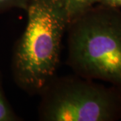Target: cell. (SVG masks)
<instances>
[{
	"label": "cell",
	"mask_w": 121,
	"mask_h": 121,
	"mask_svg": "<svg viewBox=\"0 0 121 121\" xmlns=\"http://www.w3.org/2000/svg\"><path fill=\"white\" fill-rule=\"evenodd\" d=\"M26 12V28L13 45L11 71L20 89L39 95L57 75L69 20L63 0H29Z\"/></svg>",
	"instance_id": "obj_1"
},
{
	"label": "cell",
	"mask_w": 121,
	"mask_h": 121,
	"mask_svg": "<svg viewBox=\"0 0 121 121\" xmlns=\"http://www.w3.org/2000/svg\"><path fill=\"white\" fill-rule=\"evenodd\" d=\"M67 64L82 78L121 88V11L95 5L70 22Z\"/></svg>",
	"instance_id": "obj_2"
},
{
	"label": "cell",
	"mask_w": 121,
	"mask_h": 121,
	"mask_svg": "<svg viewBox=\"0 0 121 121\" xmlns=\"http://www.w3.org/2000/svg\"><path fill=\"white\" fill-rule=\"evenodd\" d=\"M42 121L121 120V88L74 75H56L39 94Z\"/></svg>",
	"instance_id": "obj_3"
},
{
	"label": "cell",
	"mask_w": 121,
	"mask_h": 121,
	"mask_svg": "<svg viewBox=\"0 0 121 121\" xmlns=\"http://www.w3.org/2000/svg\"><path fill=\"white\" fill-rule=\"evenodd\" d=\"M101 0H63L69 23L99 4Z\"/></svg>",
	"instance_id": "obj_4"
},
{
	"label": "cell",
	"mask_w": 121,
	"mask_h": 121,
	"mask_svg": "<svg viewBox=\"0 0 121 121\" xmlns=\"http://www.w3.org/2000/svg\"><path fill=\"white\" fill-rule=\"evenodd\" d=\"M5 94L3 87V76L0 71V121H21Z\"/></svg>",
	"instance_id": "obj_5"
},
{
	"label": "cell",
	"mask_w": 121,
	"mask_h": 121,
	"mask_svg": "<svg viewBox=\"0 0 121 121\" xmlns=\"http://www.w3.org/2000/svg\"><path fill=\"white\" fill-rule=\"evenodd\" d=\"M29 0H0V13L7 12L13 9L26 11Z\"/></svg>",
	"instance_id": "obj_6"
},
{
	"label": "cell",
	"mask_w": 121,
	"mask_h": 121,
	"mask_svg": "<svg viewBox=\"0 0 121 121\" xmlns=\"http://www.w3.org/2000/svg\"><path fill=\"white\" fill-rule=\"evenodd\" d=\"M99 4L108 8L120 9L121 8V0H101Z\"/></svg>",
	"instance_id": "obj_7"
}]
</instances>
